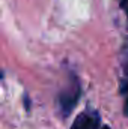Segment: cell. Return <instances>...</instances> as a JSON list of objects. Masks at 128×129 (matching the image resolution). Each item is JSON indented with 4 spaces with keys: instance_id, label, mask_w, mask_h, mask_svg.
I'll return each mask as SVG.
<instances>
[{
    "instance_id": "obj_5",
    "label": "cell",
    "mask_w": 128,
    "mask_h": 129,
    "mask_svg": "<svg viewBox=\"0 0 128 129\" xmlns=\"http://www.w3.org/2000/svg\"><path fill=\"white\" fill-rule=\"evenodd\" d=\"M2 78H3V74H2V72H0V80H2Z\"/></svg>"
},
{
    "instance_id": "obj_6",
    "label": "cell",
    "mask_w": 128,
    "mask_h": 129,
    "mask_svg": "<svg viewBox=\"0 0 128 129\" xmlns=\"http://www.w3.org/2000/svg\"><path fill=\"white\" fill-rule=\"evenodd\" d=\"M102 129H110V128H109V126H104V128H102Z\"/></svg>"
},
{
    "instance_id": "obj_2",
    "label": "cell",
    "mask_w": 128,
    "mask_h": 129,
    "mask_svg": "<svg viewBox=\"0 0 128 129\" xmlns=\"http://www.w3.org/2000/svg\"><path fill=\"white\" fill-rule=\"evenodd\" d=\"M99 116L95 111H84L74 120L71 129H99Z\"/></svg>"
},
{
    "instance_id": "obj_4",
    "label": "cell",
    "mask_w": 128,
    "mask_h": 129,
    "mask_svg": "<svg viewBox=\"0 0 128 129\" xmlns=\"http://www.w3.org/2000/svg\"><path fill=\"white\" fill-rule=\"evenodd\" d=\"M121 8L124 9V12L127 14V17H128V0H122L121 2Z\"/></svg>"
},
{
    "instance_id": "obj_1",
    "label": "cell",
    "mask_w": 128,
    "mask_h": 129,
    "mask_svg": "<svg viewBox=\"0 0 128 129\" xmlns=\"http://www.w3.org/2000/svg\"><path fill=\"white\" fill-rule=\"evenodd\" d=\"M80 98V84H78V80L75 77H71V81L68 84V87L65 89L63 92L60 93L59 96V105H60V110H62V114L68 116L74 107L77 105V101Z\"/></svg>"
},
{
    "instance_id": "obj_3",
    "label": "cell",
    "mask_w": 128,
    "mask_h": 129,
    "mask_svg": "<svg viewBox=\"0 0 128 129\" xmlns=\"http://www.w3.org/2000/svg\"><path fill=\"white\" fill-rule=\"evenodd\" d=\"M122 93L125 95V104H124V114L128 116V75H127V80L124 81L122 84Z\"/></svg>"
}]
</instances>
